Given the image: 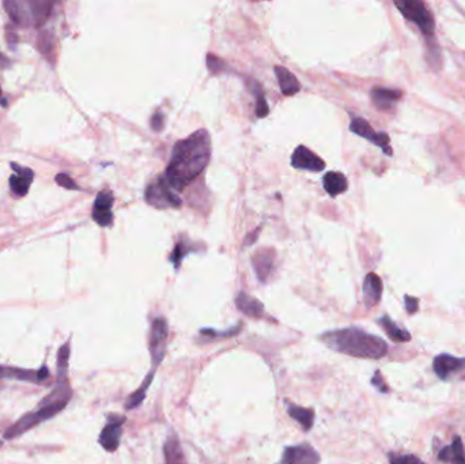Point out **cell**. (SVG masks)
Wrapping results in <instances>:
<instances>
[{
  "instance_id": "obj_1",
  "label": "cell",
  "mask_w": 465,
  "mask_h": 464,
  "mask_svg": "<svg viewBox=\"0 0 465 464\" xmlns=\"http://www.w3.org/2000/svg\"><path fill=\"white\" fill-rule=\"evenodd\" d=\"M70 356H71V338L64 344H61L58 351L56 360V384L52 391L41 401L39 406L26 414H23L18 421H15L3 434L6 441H11L29 430L44 424L58 414L68 406L74 396V391L68 379V368H70Z\"/></svg>"
},
{
  "instance_id": "obj_2",
  "label": "cell",
  "mask_w": 465,
  "mask_h": 464,
  "mask_svg": "<svg viewBox=\"0 0 465 464\" xmlns=\"http://www.w3.org/2000/svg\"><path fill=\"white\" fill-rule=\"evenodd\" d=\"M211 158V138L205 130H198L191 137L177 142L162 179L176 192L193 182Z\"/></svg>"
},
{
  "instance_id": "obj_3",
  "label": "cell",
  "mask_w": 465,
  "mask_h": 464,
  "mask_svg": "<svg viewBox=\"0 0 465 464\" xmlns=\"http://www.w3.org/2000/svg\"><path fill=\"white\" fill-rule=\"evenodd\" d=\"M324 344L333 351L364 360H381L389 351L383 338L369 334L358 327L329 331L321 337Z\"/></svg>"
},
{
  "instance_id": "obj_4",
  "label": "cell",
  "mask_w": 465,
  "mask_h": 464,
  "mask_svg": "<svg viewBox=\"0 0 465 464\" xmlns=\"http://www.w3.org/2000/svg\"><path fill=\"white\" fill-rule=\"evenodd\" d=\"M10 18L22 26L36 25L40 26L51 14V1H22V0H6L3 3Z\"/></svg>"
},
{
  "instance_id": "obj_5",
  "label": "cell",
  "mask_w": 465,
  "mask_h": 464,
  "mask_svg": "<svg viewBox=\"0 0 465 464\" xmlns=\"http://www.w3.org/2000/svg\"><path fill=\"white\" fill-rule=\"evenodd\" d=\"M395 6L407 20L414 22L425 36L430 37L434 35V18L431 17L425 3L419 0H397L395 1Z\"/></svg>"
},
{
  "instance_id": "obj_6",
  "label": "cell",
  "mask_w": 465,
  "mask_h": 464,
  "mask_svg": "<svg viewBox=\"0 0 465 464\" xmlns=\"http://www.w3.org/2000/svg\"><path fill=\"white\" fill-rule=\"evenodd\" d=\"M144 198L146 202L157 208H166V207L177 208L181 206V199L177 195V192L162 177L147 187Z\"/></svg>"
},
{
  "instance_id": "obj_7",
  "label": "cell",
  "mask_w": 465,
  "mask_h": 464,
  "mask_svg": "<svg viewBox=\"0 0 465 464\" xmlns=\"http://www.w3.org/2000/svg\"><path fill=\"white\" fill-rule=\"evenodd\" d=\"M167 334H169V328L166 320L163 318H157L151 324L150 337H148V350L154 369L158 368L162 360L165 358L166 347H167Z\"/></svg>"
},
{
  "instance_id": "obj_8",
  "label": "cell",
  "mask_w": 465,
  "mask_h": 464,
  "mask_svg": "<svg viewBox=\"0 0 465 464\" xmlns=\"http://www.w3.org/2000/svg\"><path fill=\"white\" fill-rule=\"evenodd\" d=\"M51 377L49 369L41 366L40 369H25L17 366L0 365V380H15L23 383L42 384Z\"/></svg>"
},
{
  "instance_id": "obj_9",
  "label": "cell",
  "mask_w": 465,
  "mask_h": 464,
  "mask_svg": "<svg viewBox=\"0 0 465 464\" xmlns=\"http://www.w3.org/2000/svg\"><path fill=\"white\" fill-rule=\"evenodd\" d=\"M433 370L442 382L450 380L454 375L465 370V357H454L449 353H441L433 360Z\"/></svg>"
},
{
  "instance_id": "obj_10",
  "label": "cell",
  "mask_w": 465,
  "mask_h": 464,
  "mask_svg": "<svg viewBox=\"0 0 465 464\" xmlns=\"http://www.w3.org/2000/svg\"><path fill=\"white\" fill-rule=\"evenodd\" d=\"M108 418L109 420L101 430L98 441L105 451L115 452L120 445L122 425L125 424V417L119 414H110Z\"/></svg>"
},
{
  "instance_id": "obj_11",
  "label": "cell",
  "mask_w": 465,
  "mask_h": 464,
  "mask_svg": "<svg viewBox=\"0 0 465 464\" xmlns=\"http://www.w3.org/2000/svg\"><path fill=\"white\" fill-rule=\"evenodd\" d=\"M350 131L361 138H364L369 142H371L373 144L378 146L383 149L386 156H392V149L389 147V137L384 134V132H376L373 130V127L367 123V121L362 119V118H352L351 123H350Z\"/></svg>"
},
{
  "instance_id": "obj_12",
  "label": "cell",
  "mask_w": 465,
  "mask_h": 464,
  "mask_svg": "<svg viewBox=\"0 0 465 464\" xmlns=\"http://www.w3.org/2000/svg\"><path fill=\"white\" fill-rule=\"evenodd\" d=\"M320 455L309 444L287 446L279 464H319Z\"/></svg>"
},
{
  "instance_id": "obj_13",
  "label": "cell",
  "mask_w": 465,
  "mask_h": 464,
  "mask_svg": "<svg viewBox=\"0 0 465 464\" xmlns=\"http://www.w3.org/2000/svg\"><path fill=\"white\" fill-rule=\"evenodd\" d=\"M113 202L115 198L110 191H101L97 195L91 214L94 222L98 223L102 227H108L113 223V213H112Z\"/></svg>"
},
{
  "instance_id": "obj_14",
  "label": "cell",
  "mask_w": 465,
  "mask_h": 464,
  "mask_svg": "<svg viewBox=\"0 0 465 464\" xmlns=\"http://www.w3.org/2000/svg\"><path fill=\"white\" fill-rule=\"evenodd\" d=\"M291 165L295 169L309 170V172H323L325 169V162L305 146H298L294 150L291 156Z\"/></svg>"
},
{
  "instance_id": "obj_15",
  "label": "cell",
  "mask_w": 465,
  "mask_h": 464,
  "mask_svg": "<svg viewBox=\"0 0 465 464\" xmlns=\"http://www.w3.org/2000/svg\"><path fill=\"white\" fill-rule=\"evenodd\" d=\"M274 261H275V251L272 248H262L253 255L252 264L260 282L268 281L272 272Z\"/></svg>"
},
{
  "instance_id": "obj_16",
  "label": "cell",
  "mask_w": 465,
  "mask_h": 464,
  "mask_svg": "<svg viewBox=\"0 0 465 464\" xmlns=\"http://www.w3.org/2000/svg\"><path fill=\"white\" fill-rule=\"evenodd\" d=\"M14 169V175L10 177V187L11 191L17 195V196H25L29 192V187L34 179V172L29 168H22L17 163L11 165Z\"/></svg>"
},
{
  "instance_id": "obj_17",
  "label": "cell",
  "mask_w": 465,
  "mask_h": 464,
  "mask_svg": "<svg viewBox=\"0 0 465 464\" xmlns=\"http://www.w3.org/2000/svg\"><path fill=\"white\" fill-rule=\"evenodd\" d=\"M383 281L377 274L369 272L366 275L364 281V303L367 309L380 303L383 297Z\"/></svg>"
},
{
  "instance_id": "obj_18",
  "label": "cell",
  "mask_w": 465,
  "mask_h": 464,
  "mask_svg": "<svg viewBox=\"0 0 465 464\" xmlns=\"http://www.w3.org/2000/svg\"><path fill=\"white\" fill-rule=\"evenodd\" d=\"M371 101L380 111H390L395 104L402 99V92L385 89V87H374L370 92Z\"/></svg>"
},
{
  "instance_id": "obj_19",
  "label": "cell",
  "mask_w": 465,
  "mask_h": 464,
  "mask_svg": "<svg viewBox=\"0 0 465 464\" xmlns=\"http://www.w3.org/2000/svg\"><path fill=\"white\" fill-rule=\"evenodd\" d=\"M438 460L449 464H465V448L460 436H454L452 444L438 452Z\"/></svg>"
},
{
  "instance_id": "obj_20",
  "label": "cell",
  "mask_w": 465,
  "mask_h": 464,
  "mask_svg": "<svg viewBox=\"0 0 465 464\" xmlns=\"http://www.w3.org/2000/svg\"><path fill=\"white\" fill-rule=\"evenodd\" d=\"M274 71H275L276 80H278V83L281 86V92H282L284 96L291 97V96L297 94L301 90V83L295 78V75L291 71H288L287 68H284L282 65H275Z\"/></svg>"
},
{
  "instance_id": "obj_21",
  "label": "cell",
  "mask_w": 465,
  "mask_h": 464,
  "mask_svg": "<svg viewBox=\"0 0 465 464\" xmlns=\"http://www.w3.org/2000/svg\"><path fill=\"white\" fill-rule=\"evenodd\" d=\"M236 305L248 318H253V319H263L264 318L263 303H260L257 299H253L243 291L237 296Z\"/></svg>"
},
{
  "instance_id": "obj_22",
  "label": "cell",
  "mask_w": 465,
  "mask_h": 464,
  "mask_svg": "<svg viewBox=\"0 0 465 464\" xmlns=\"http://www.w3.org/2000/svg\"><path fill=\"white\" fill-rule=\"evenodd\" d=\"M378 324L383 327L388 338L395 344H405V342H409L411 338H412L411 334L405 328L399 327L388 315H384L383 318H380Z\"/></svg>"
},
{
  "instance_id": "obj_23",
  "label": "cell",
  "mask_w": 465,
  "mask_h": 464,
  "mask_svg": "<svg viewBox=\"0 0 465 464\" xmlns=\"http://www.w3.org/2000/svg\"><path fill=\"white\" fill-rule=\"evenodd\" d=\"M324 189L332 198L344 194L348 188V182L340 172H328L323 179Z\"/></svg>"
},
{
  "instance_id": "obj_24",
  "label": "cell",
  "mask_w": 465,
  "mask_h": 464,
  "mask_svg": "<svg viewBox=\"0 0 465 464\" xmlns=\"http://www.w3.org/2000/svg\"><path fill=\"white\" fill-rule=\"evenodd\" d=\"M163 453H165V464H186V459L184 456L181 445L179 443L177 437L172 434L167 437L165 446H163Z\"/></svg>"
},
{
  "instance_id": "obj_25",
  "label": "cell",
  "mask_w": 465,
  "mask_h": 464,
  "mask_svg": "<svg viewBox=\"0 0 465 464\" xmlns=\"http://www.w3.org/2000/svg\"><path fill=\"white\" fill-rule=\"evenodd\" d=\"M287 413L293 420H295L298 424L301 425L306 432L310 430L314 424V411L312 408H305L301 406L288 403L287 404Z\"/></svg>"
},
{
  "instance_id": "obj_26",
  "label": "cell",
  "mask_w": 465,
  "mask_h": 464,
  "mask_svg": "<svg viewBox=\"0 0 465 464\" xmlns=\"http://www.w3.org/2000/svg\"><path fill=\"white\" fill-rule=\"evenodd\" d=\"M153 379H154V370H151V372L146 376V379H144V382H143L142 385H141V388L136 389L134 394L129 395V398H128V401H127V403H125V408H127V410L136 408L138 406H141V404L143 403V401H144V398H146V394H147V391H148V387L153 383Z\"/></svg>"
},
{
  "instance_id": "obj_27",
  "label": "cell",
  "mask_w": 465,
  "mask_h": 464,
  "mask_svg": "<svg viewBox=\"0 0 465 464\" xmlns=\"http://www.w3.org/2000/svg\"><path fill=\"white\" fill-rule=\"evenodd\" d=\"M195 249H198V246L192 245V242H185V240H180V242H177L176 246H174L173 253L170 255V262L174 264V268L179 270L180 265H181L182 259H184L188 253L193 252Z\"/></svg>"
},
{
  "instance_id": "obj_28",
  "label": "cell",
  "mask_w": 465,
  "mask_h": 464,
  "mask_svg": "<svg viewBox=\"0 0 465 464\" xmlns=\"http://www.w3.org/2000/svg\"><path fill=\"white\" fill-rule=\"evenodd\" d=\"M252 90L256 97V115H257V118H265L269 113V109H268L267 100L264 97L263 90L260 89V84L256 81H252Z\"/></svg>"
},
{
  "instance_id": "obj_29",
  "label": "cell",
  "mask_w": 465,
  "mask_h": 464,
  "mask_svg": "<svg viewBox=\"0 0 465 464\" xmlns=\"http://www.w3.org/2000/svg\"><path fill=\"white\" fill-rule=\"evenodd\" d=\"M389 462L390 464H426L415 455H395L389 453Z\"/></svg>"
},
{
  "instance_id": "obj_30",
  "label": "cell",
  "mask_w": 465,
  "mask_h": 464,
  "mask_svg": "<svg viewBox=\"0 0 465 464\" xmlns=\"http://www.w3.org/2000/svg\"><path fill=\"white\" fill-rule=\"evenodd\" d=\"M207 65H208V70H210L211 73L218 74V73H222L226 64H224L221 59H218V58H215L214 55L210 54V55L207 56Z\"/></svg>"
},
{
  "instance_id": "obj_31",
  "label": "cell",
  "mask_w": 465,
  "mask_h": 464,
  "mask_svg": "<svg viewBox=\"0 0 465 464\" xmlns=\"http://www.w3.org/2000/svg\"><path fill=\"white\" fill-rule=\"evenodd\" d=\"M371 384L381 394H388L389 392V387H388V384L385 383L384 377H383V375H381L380 370H376V373H374V376L371 379Z\"/></svg>"
},
{
  "instance_id": "obj_32",
  "label": "cell",
  "mask_w": 465,
  "mask_h": 464,
  "mask_svg": "<svg viewBox=\"0 0 465 464\" xmlns=\"http://www.w3.org/2000/svg\"><path fill=\"white\" fill-rule=\"evenodd\" d=\"M56 182L60 187H63V188H65V189H79V185L74 182L68 175H65V173L58 175L56 176Z\"/></svg>"
},
{
  "instance_id": "obj_33",
  "label": "cell",
  "mask_w": 465,
  "mask_h": 464,
  "mask_svg": "<svg viewBox=\"0 0 465 464\" xmlns=\"http://www.w3.org/2000/svg\"><path fill=\"white\" fill-rule=\"evenodd\" d=\"M150 125H151L153 131H155V132H161L162 130H163V127H165V115H163L162 112H160V111L155 112V113L153 115V118H151Z\"/></svg>"
},
{
  "instance_id": "obj_34",
  "label": "cell",
  "mask_w": 465,
  "mask_h": 464,
  "mask_svg": "<svg viewBox=\"0 0 465 464\" xmlns=\"http://www.w3.org/2000/svg\"><path fill=\"white\" fill-rule=\"evenodd\" d=\"M405 303L408 315H414V313L418 312V309H419V301H418V299L411 297V296H405Z\"/></svg>"
},
{
  "instance_id": "obj_35",
  "label": "cell",
  "mask_w": 465,
  "mask_h": 464,
  "mask_svg": "<svg viewBox=\"0 0 465 464\" xmlns=\"http://www.w3.org/2000/svg\"><path fill=\"white\" fill-rule=\"evenodd\" d=\"M8 65V61L0 54V67H7Z\"/></svg>"
},
{
  "instance_id": "obj_36",
  "label": "cell",
  "mask_w": 465,
  "mask_h": 464,
  "mask_svg": "<svg viewBox=\"0 0 465 464\" xmlns=\"http://www.w3.org/2000/svg\"><path fill=\"white\" fill-rule=\"evenodd\" d=\"M0 94H1V90H0Z\"/></svg>"
}]
</instances>
